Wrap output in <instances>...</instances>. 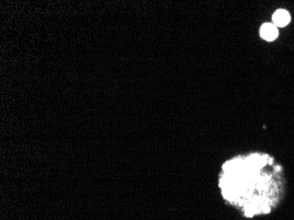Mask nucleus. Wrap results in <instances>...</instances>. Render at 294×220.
<instances>
[{
	"label": "nucleus",
	"mask_w": 294,
	"mask_h": 220,
	"mask_svg": "<svg viewBox=\"0 0 294 220\" xmlns=\"http://www.w3.org/2000/svg\"><path fill=\"white\" fill-rule=\"evenodd\" d=\"M260 34H261L262 38L266 40V41H274L275 39L278 37V28L276 27L275 25L270 24V23H266V24H263L262 26L261 30H260Z\"/></svg>",
	"instance_id": "obj_2"
},
{
	"label": "nucleus",
	"mask_w": 294,
	"mask_h": 220,
	"mask_svg": "<svg viewBox=\"0 0 294 220\" xmlns=\"http://www.w3.org/2000/svg\"><path fill=\"white\" fill-rule=\"evenodd\" d=\"M291 20V16L285 10H278L273 15V22L276 26L283 27H285Z\"/></svg>",
	"instance_id": "obj_3"
},
{
	"label": "nucleus",
	"mask_w": 294,
	"mask_h": 220,
	"mask_svg": "<svg viewBox=\"0 0 294 220\" xmlns=\"http://www.w3.org/2000/svg\"><path fill=\"white\" fill-rule=\"evenodd\" d=\"M271 158L253 154L226 162L219 187L224 199L246 218L271 214L280 204L281 193L272 173L263 174Z\"/></svg>",
	"instance_id": "obj_1"
}]
</instances>
